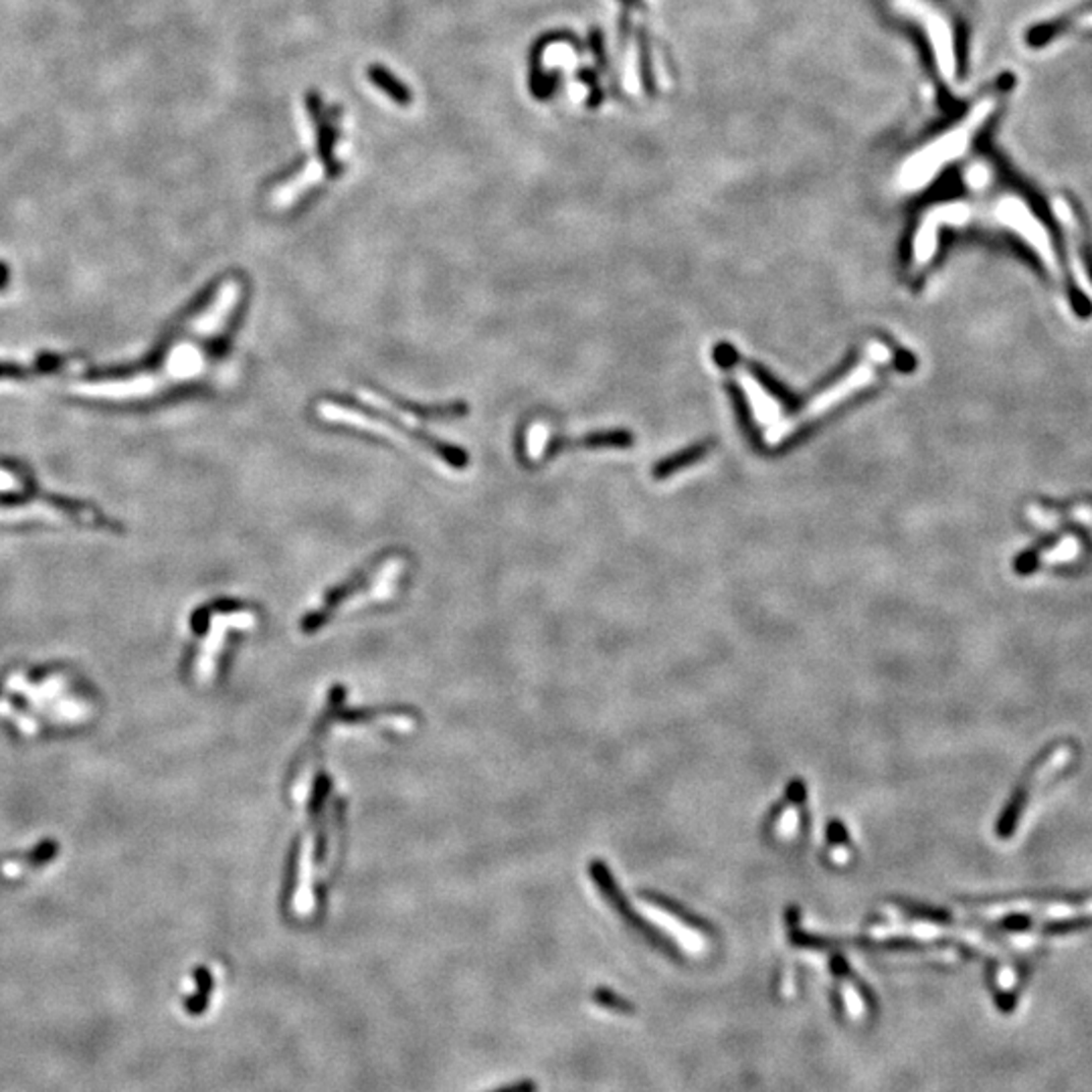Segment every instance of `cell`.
<instances>
[{
	"label": "cell",
	"mask_w": 1092,
	"mask_h": 1092,
	"mask_svg": "<svg viewBox=\"0 0 1092 1092\" xmlns=\"http://www.w3.org/2000/svg\"><path fill=\"white\" fill-rule=\"evenodd\" d=\"M241 298L239 279L218 281L165 332L148 355L134 363L75 373L77 359H73L63 373L69 375V395L87 405L132 411L148 409L203 383L211 375L220 338L229 330Z\"/></svg>",
	"instance_id": "obj_1"
},
{
	"label": "cell",
	"mask_w": 1092,
	"mask_h": 1092,
	"mask_svg": "<svg viewBox=\"0 0 1092 1092\" xmlns=\"http://www.w3.org/2000/svg\"><path fill=\"white\" fill-rule=\"evenodd\" d=\"M869 359L874 361V363H886V361L890 359V350H888L884 344L873 342V344L869 346Z\"/></svg>",
	"instance_id": "obj_11"
},
{
	"label": "cell",
	"mask_w": 1092,
	"mask_h": 1092,
	"mask_svg": "<svg viewBox=\"0 0 1092 1092\" xmlns=\"http://www.w3.org/2000/svg\"><path fill=\"white\" fill-rule=\"evenodd\" d=\"M369 79L381 89L385 91L395 104L399 106H409L413 102V95H411V89L399 81L391 71H387L383 65H371L369 67Z\"/></svg>",
	"instance_id": "obj_8"
},
{
	"label": "cell",
	"mask_w": 1092,
	"mask_h": 1092,
	"mask_svg": "<svg viewBox=\"0 0 1092 1092\" xmlns=\"http://www.w3.org/2000/svg\"><path fill=\"white\" fill-rule=\"evenodd\" d=\"M983 116H985V110H981L979 116H973L969 120V124H965L959 130H955V132L947 134L945 138H941V142L933 144V148L920 152L902 173L904 187L906 189H918V187L926 185L930 181V177L945 165V160H949L951 156H955V154H959L963 150V144L969 138V130H973V126H977Z\"/></svg>",
	"instance_id": "obj_4"
},
{
	"label": "cell",
	"mask_w": 1092,
	"mask_h": 1092,
	"mask_svg": "<svg viewBox=\"0 0 1092 1092\" xmlns=\"http://www.w3.org/2000/svg\"><path fill=\"white\" fill-rule=\"evenodd\" d=\"M8 275H10V273H8V267H6L4 263H0V290L8 283Z\"/></svg>",
	"instance_id": "obj_12"
},
{
	"label": "cell",
	"mask_w": 1092,
	"mask_h": 1092,
	"mask_svg": "<svg viewBox=\"0 0 1092 1092\" xmlns=\"http://www.w3.org/2000/svg\"><path fill=\"white\" fill-rule=\"evenodd\" d=\"M490 1092H538V1085L534 1081H516Z\"/></svg>",
	"instance_id": "obj_10"
},
{
	"label": "cell",
	"mask_w": 1092,
	"mask_h": 1092,
	"mask_svg": "<svg viewBox=\"0 0 1092 1092\" xmlns=\"http://www.w3.org/2000/svg\"><path fill=\"white\" fill-rule=\"evenodd\" d=\"M1071 759H1073V751H1071L1069 747H1061V749H1056V751L1050 755V759H1046L1044 763H1040V767H1038L1036 773L1032 775L1030 783L1026 785V791L1020 795L1018 804L1012 808V810H1014L1012 814L1018 816L1016 820H1022V818L1030 812V808H1032V806L1038 801V797L1042 795L1040 791H1042L1044 787H1048V785L1054 781V777H1056V775L1071 763Z\"/></svg>",
	"instance_id": "obj_5"
},
{
	"label": "cell",
	"mask_w": 1092,
	"mask_h": 1092,
	"mask_svg": "<svg viewBox=\"0 0 1092 1092\" xmlns=\"http://www.w3.org/2000/svg\"><path fill=\"white\" fill-rule=\"evenodd\" d=\"M738 383L741 387L745 389L749 401H751V407L757 415L759 422H765V424H771L779 417V407L777 403L767 395V391L747 373H738Z\"/></svg>",
	"instance_id": "obj_7"
},
{
	"label": "cell",
	"mask_w": 1092,
	"mask_h": 1092,
	"mask_svg": "<svg viewBox=\"0 0 1092 1092\" xmlns=\"http://www.w3.org/2000/svg\"><path fill=\"white\" fill-rule=\"evenodd\" d=\"M195 979H197V985L199 989L187 998L185 1002V1010L191 1014V1016H201L207 1012L209 1008V1000H211V993H213V975L207 971V969H197L195 973Z\"/></svg>",
	"instance_id": "obj_9"
},
{
	"label": "cell",
	"mask_w": 1092,
	"mask_h": 1092,
	"mask_svg": "<svg viewBox=\"0 0 1092 1092\" xmlns=\"http://www.w3.org/2000/svg\"><path fill=\"white\" fill-rule=\"evenodd\" d=\"M83 528L118 532L120 524L102 508L45 490L18 459L0 457V530Z\"/></svg>",
	"instance_id": "obj_2"
},
{
	"label": "cell",
	"mask_w": 1092,
	"mask_h": 1092,
	"mask_svg": "<svg viewBox=\"0 0 1092 1092\" xmlns=\"http://www.w3.org/2000/svg\"><path fill=\"white\" fill-rule=\"evenodd\" d=\"M873 381V367L869 365H862L858 369H854L842 383H838L836 387H832L830 391H826L824 395H820L799 417V422H808L816 415H822L824 411H828L832 405L840 403L842 399H846L848 395H852L854 391H858L860 387L869 385Z\"/></svg>",
	"instance_id": "obj_6"
},
{
	"label": "cell",
	"mask_w": 1092,
	"mask_h": 1092,
	"mask_svg": "<svg viewBox=\"0 0 1092 1092\" xmlns=\"http://www.w3.org/2000/svg\"><path fill=\"white\" fill-rule=\"evenodd\" d=\"M363 401L377 411V415L367 413L363 409L348 407L346 403H332L322 401L318 405V415L326 420L328 424H340L348 428H357L361 432H369L375 436H389L397 443L417 447L426 451L428 459L441 467V471H461L467 465V457L463 451L437 441L432 434H426L422 428V417H451L457 413H463V409L457 407H445V409H411L395 403L389 397H383L375 391H363Z\"/></svg>",
	"instance_id": "obj_3"
}]
</instances>
